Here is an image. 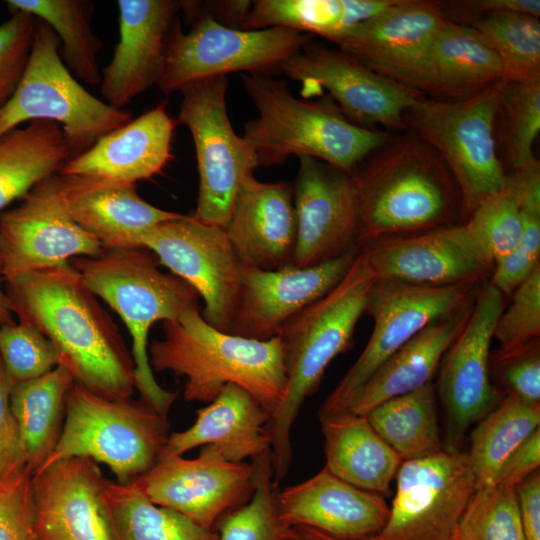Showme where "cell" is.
<instances>
[{"label": "cell", "mask_w": 540, "mask_h": 540, "mask_svg": "<svg viewBox=\"0 0 540 540\" xmlns=\"http://www.w3.org/2000/svg\"><path fill=\"white\" fill-rule=\"evenodd\" d=\"M376 281L364 254L357 257L340 283L327 295L290 317L281 327L287 382L283 400L271 416L274 481L287 476L292 462L291 429L307 397L319 387L325 370L353 345L356 325L364 314Z\"/></svg>", "instance_id": "cell-4"}, {"label": "cell", "mask_w": 540, "mask_h": 540, "mask_svg": "<svg viewBox=\"0 0 540 540\" xmlns=\"http://www.w3.org/2000/svg\"><path fill=\"white\" fill-rule=\"evenodd\" d=\"M442 1L396 0L350 30L336 45L374 73L425 96Z\"/></svg>", "instance_id": "cell-17"}, {"label": "cell", "mask_w": 540, "mask_h": 540, "mask_svg": "<svg viewBox=\"0 0 540 540\" xmlns=\"http://www.w3.org/2000/svg\"><path fill=\"white\" fill-rule=\"evenodd\" d=\"M103 493L116 540H219L215 530L151 502L133 482L105 478Z\"/></svg>", "instance_id": "cell-37"}, {"label": "cell", "mask_w": 540, "mask_h": 540, "mask_svg": "<svg viewBox=\"0 0 540 540\" xmlns=\"http://www.w3.org/2000/svg\"><path fill=\"white\" fill-rule=\"evenodd\" d=\"M283 540H346L306 526H290ZM360 540H372V537Z\"/></svg>", "instance_id": "cell-56"}, {"label": "cell", "mask_w": 540, "mask_h": 540, "mask_svg": "<svg viewBox=\"0 0 540 540\" xmlns=\"http://www.w3.org/2000/svg\"><path fill=\"white\" fill-rule=\"evenodd\" d=\"M473 301L428 324L388 357L353 394L343 412L365 416L382 402L431 382L444 354L465 326Z\"/></svg>", "instance_id": "cell-30"}, {"label": "cell", "mask_w": 540, "mask_h": 540, "mask_svg": "<svg viewBox=\"0 0 540 540\" xmlns=\"http://www.w3.org/2000/svg\"><path fill=\"white\" fill-rule=\"evenodd\" d=\"M500 58L508 79L540 82V21L517 11H496L471 20Z\"/></svg>", "instance_id": "cell-40"}, {"label": "cell", "mask_w": 540, "mask_h": 540, "mask_svg": "<svg viewBox=\"0 0 540 540\" xmlns=\"http://www.w3.org/2000/svg\"><path fill=\"white\" fill-rule=\"evenodd\" d=\"M508 79L504 66L474 28L445 17L435 37L425 97L458 101Z\"/></svg>", "instance_id": "cell-31"}, {"label": "cell", "mask_w": 540, "mask_h": 540, "mask_svg": "<svg viewBox=\"0 0 540 540\" xmlns=\"http://www.w3.org/2000/svg\"><path fill=\"white\" fill-rule=\"evenodd\" d=\"M319 420L324 436L325 467L355 487L388 496L402 460L367 417L343 412Z\"/></svg>", "instance_id": "cell-32"}, {"label": "cell", "mask_w": 540, "mask_h": 540, "mask_svg": "<svg viewBox=\"0 0 540 540\" xmlns=\"http://www.w3.org/2000/svg\"><path fill=\"white\" fill-rule=\"evenodd\" d=\"M540 131V82L504 81L496 114L495 135L510 170L539 160L533 145Z\"/></svg>", "instance_id": "cell-41"}, {"label": "cell", "mask_w": 540, "mask_h": 540, "mask_svg": "<svg viewBox=\"0 0 540 540\" xmlns=\"http://www.w3.org/2000/svg\"><path fill=\"white\" fill-rule=\"evenodd\" d=\"M356 245L462 224L459 189L443 159L409 131L389 138L350 173Z\"/></svg>", "instance_id": "cell-2"}, {"label": "cell", "mask_w": 540, "mask_h": 540, "mask_svg": "<svg viewBox=\"0 0 540 540\" xmlns=\"http://www.w3.org/2000/svg\"><path fill=\"white\" fill-rule=\"evenodd\" d=\"M455 540H524L515 488L493 483L475 489Z\"/></svg>", "instance_id": "cell-44"}, {"label": "cell", "mask_w": 540, "mask_h": 540, "mask_svg": "<svg viewBox=\"0 0 540 540\" xmlns=\"http://www.w3.org/2000/svg\"><path fill=\"white\" fill-rule=\"evenodd\" d=\"M505 80L458 101L424 96L404 115L406 131L433 148L447 165L461 195L462 223L485 198L507 183L508 172L499 156L495 135Z\"/></svg>", "instance_id": "cell-8"}, {"label": "cell", "mask_w": 540, "mask_h": 540, "mask_svg": "<svg viewBox=\"0 0 540 540\" xmlns=\"http://www.w3.org/2000/svg\"><path fill=\"white\" fill-rule=\"evenodd\" d=\"M4 288L11 312L51 341L75 383L108 399H130L135 390L132 354L70 262L21 274Z\"/></svg>", "instance_id": "cell-1"}, {"label": "cell", "mask_w": 540, "mask_h": 540, "mask_svg": "<svg viewBox=\"0 0 540 540\" xmlns=\"http://www.w3.org/2000/svg\"><path fill=\"white\" fill-rule=\"evenodd\" d=\"M540 466V428L517 446L501 466L495 483L516 487Z\"/></svg>", "instance_id": "cell-53"}, {"label": "cell", "mask_w": 540, "mask_h": 540, "mask_svg": "<svg viewBox=\"0 0 540 540\" xmlns=\"http://www.w3.org/2000/svg\"><path fill=\"white\" fill-rule=\"evenodd\" d=\"M524 540H540V472L515 487Z\"/></svg>", "instance_id": "cell-54"}, {"label": "cell", "mask_w": 540, "mask_h": 540, "mask_svg": "<svg viewBox=\"0 0 540 540\" xmlns=\"http://www.w3.org/2000/svg\"><path fill=\"white\" fill-rule=\"evenodd\" d=\"M104 251L100 242L66 211L58 174L35 185L20 205L0 213V257L5 282L76 257H97Z\"/></svg>", "instance_id": "cell-18"}, {"label": "cell", "mask_w": 540, "mask_h": 540, "mask_svg": "<svg viewBox=\"0 0 540 540\" xmlns=\"http://www.w3.org/2000/svg\"><path fill=\"white\" fill-rule=\"evenodd\" d=\"M175 121L164 106L146 111L68 160L59 175H91L136 183L162 172L172 158Z\"/></svg>", "instance_id": "cell-28"}, {"label": "cell", "mask_w": 540, "mask_h": 540, "mask_svg": "<svg viewBox=\"0 0 540 540\" xmlns=\"http://www.w3.org/2000/svg\"><path fill=\"white\" fill-rule=\"evenodd\" d=\"M135 247L151 251L160 265L193 287L204 302L201 314L205 321L230 332L241 265L224 228L181 214L140 234Z\"/></svg>", "instance_id": "cell-13"}, {"label": "cell", "mask_w": 540, "mask_h": 540, "mask_svg": "<svg viewBox=\"0 0 540 540\" xmlns=\"http://www.w3.org/2000/svg\"><path fill=\"white\" fill-rule=\"evenodd\" d=\"M521 199L522 240L511 254L494 263L490 275V283L504 296H510L540 265V193L526 192Z\"/></svg>", "instance_id": "cell-47"}, {"label": "cell", "mask_w": 540, "mask_h": 540, "mask_svg": "<svg viewBox=\"0 0 540 540\" xmlns=\"http://www.w3.org/2000/svg\"><path fill=\"white\" fill-rule=\"evenodd\" d=\"M539 426L540 404L504 395L501 402L477 422L470 434L467 453L476 489L495 483L507 457Z\"/></svg>", "instance_id": "cell-39"}, {"label": "cell", "mask_w": 540, "mask_h": 540, "mask_svg": "<svg viewBox=\"0 0 540 540\" xmlns=\"http://www.w3.org/2000/svg\"><path fill=\"white\" fill-rule=\"evenodd\" d=\"M298 159L293 183L296 242L292 265L309 267L359 251L350 174L316 158Z\"/></svg>", "instance_id": "cell-20"}, {"label": "cell", "mask_w": 540, "mask_h": 540, "mask_svg": "<svg viewBox=\"0 0 540 540\" xmlns=\"http://www.w3.org/2000/svg\"><path fill=\"white\" fill-rule=\"evenodd\" d=\"M447 19L467 25L471 20L496 11H517L540 16L539 0H465L442 2Z\"/></svg>", "instance_id": "cell-52"}, {"label": "cell", "mask_w": 540, "mask_h": 540, "mask_svg": "<svg viewBox=\"0 0 540 540\" xmlns=\"http://www.w3.org/2000/svg\"><path fill=\"white\" fill-rule=\"evenodd\" d=\"M177 20L167 35L163 73L157 84L164 94L232 72L272 75L312 40L309 34L283 27H227L206 13L184 33Z\"/></svg>", "instance_id": "cell-10"}, {"label": "cell", "mask_w": 540, "mask_h": 540, "mask_svg": "<svg viewBox=\"0 0 540 540\" xmlns=\"http://www.w3.org/2000/svg\"><path fill=\"white\" fill-rule=\"evenodd\" d=\"M3 284H5V281L3 276L2 260L0 257V326L15 323Z\"/></svg>", "instance_id": "cell-57"}, {"label": "cell", "mask_w": 540, "mask_h": 540, "mask_svg": "<svg viewBox=\"0 0 540 540\" xmlns=\"http://www.w3.org/2000/svg\"><path fill=\"white\" fill-rule=\"evenodd\" d=\"M481 283L432 287L376 280L364 311L374 323L371 337L322 404L318 418L342 413L353 394L388 357L428 324L473 299Z\"/></svg>", "instance_id": "cell-12"}, {"label": "cell", "mask_w": 540, "mask_h": 540, "mask_svg": "<svg viewBox=\"0 0 540 540\" xmlns=\"http://www.w3.org/2000/svg\"><path fill=\"white\" fill-rule=\"evenodd\" d=\"M388 519L372 540H455L476 481L467 452L402 461Z\"/></svg>", "instance_id": "cell-14"}, {"label": "cell", "mask_w": 540, "mask_h": 540, "mask_svg": "<svg viewBox=\"0 0 540 540\" xmlns=\"http://www.w3.org/2000/svg\"><path fill=\"white\" fill-rule=\"evenodd\" d=\"M254 490L243 505L222 515L214 526L219 540H283L288 526L278 506V484L273 478L272 453L251 460Z\"/></svg>", "instance_id": "cell-42"}, {"label": "cell", "mask_w": 540, "mask_h": 540, "mask_svg": "<svg viewBox=\"0 0 540 540\" xmlns=\"http://www.w3.org/2000/svg\"><path fill=\"white\" fill-rule=\"evenodd\" d=\"M258 116L244 124L243 138L258 166L282 165L288 157L316 158L347 173L391 134L350 121L329 95L297 98L270 74L242 76Z\"/></svg>", "instance_id": "cell-5"}, {"label": "cell", "mask_w": 540, "mask_h": 540, "mask_svg": "<svg viewBox=\"0 0 540 540\" xmlns=\"http://www.w3.org/2000/svg\"><path fill=\"white\" fill-rule=\"evenodd\" d=\"M55 31L36 19V31L24 75L11 99L0 111V139L25 121L49 120L59 124L72 156L91 148L102 136L132 120L90 94L62 61Z\"/></svg>", "instance_id": "cell-9"}, {"label": "cell", "mask_w": 540, "mask_h": 540, "mask_svg": "<svg viewBox=\"0 0 540 540\" xmlns=\"http://www.w3.org/2000/svg\"><path fill=\"white\" fill-rule=\"evenodd\" d=\"M359 251L309 267L290 264L262 270L241 266L238 303L229 333L261 341L278 336L290 317L340 283Z\"/></svg>", "instance_id": "cell-22"}, {"label": "cell", "mask_w": 540, "mask_h": 540, "mask_svg": "<svg viewBox=\"0 0 540 540\" xmlns=\"http://www.w3.org/2000/svg\"><path fill=\"white\" fill-rule=\"evenodd\" d=\"M11 389L12 385L0 359V481L28 467L19 429L10 406Z\"/></svg>", "instance_id": "cell-51"}, {"label": "cell", "mask_w": 540, "mask_h": 540, "mask_svg": "<svg viewBox=\"0 0 540 540\" xmlns=\"http://www.w3.org/2000/svg\"><path fill=\"white\" fill-rule=\"evenodd\" d=\"M280 72L301 84L304 98L321 96L326 90L343 114L363 127L379 124L406 131V111L424 97L374 73L339 49L312 40L286 60Z\"/></svg>", "instance_id": "cell-15"}, {"label": "cell", "mask_w": 540, "mask_h": 540, "mask_svg": "<svg viewBox=\"0 0 540 540\" xmlns=\"http://www.w3.org/2000/svg\"><path fill=\"white\" fill-rule=\"evenodd\" d=\"M0 359L12 386L41 377L60 363L51 341L24 322L0 326Z\"/></svg>", "instance_id": "cell-45"}, {"label": "cell", "mask_w": 540, "mask_h": 540, "mask_svg": "<svg viewBox=\"0 0 540 540\" xmlns=\"http://www.w3.org/2000/svg\"><path fill=\"white\" fill-rule=\"evenodd\" d=\"M31 479L27 467L0 481V540H37Z\"/></svg>", "instance_id": "cell-50"}, {"label": "cell", "mask_w": 540, "mask_h": 540, "mask_svg": "<svg viewBox=\"0 0 540 540\" xmlns=\"http://www.w3.org/2000/svg\"><path fill=\"white\" fill-rule=\"evenodd\" d=\"M62 127L33 120L0 139V213L72 158Z\"/></svg>", "instance_id": "cell-33"}, {"label": "cell", "mask_w": 540, "mask_h": 540, "mask_svg": "<svg viewBox=\"0 0 540 540\" xmlns=\"http://www.w3.org/2000/svg\"><path fill=\"white\" fill-rule=\"evenodd\" d=\"M133 482L154 504L214 530L218 519L245 504L254 490L251 464L226 459L212 445L201 446L196 458L160 456Z\"/></svg>", "instance_id": "cell-19"}, {"label": "cell", "mask_w": 540, "mask_h": 540, "mask_svg": "<svg viewBox=\"0 0 540 540\" xmlns=\"http://www.w3.org/2000/svg\"><path fill=\"white\" fill-rule=\"evenodd\" d=\"M58 178L66 211L104 250L136 248L140 234L181 215L143 200L136 183L91 175L58 174Z\"/></svg>", "instance_id": "cell-27"}, {"label": "cell", "mask_w": 540, "mask_h": 540, "mask_svg": "<svg viewBox=\"0 0 540 540\" xmlns=\"http://www.w3.org/2000/svg\"><path fill=\"white\" fill-rule=\"evenodd\" d=\"M36 18L16 11L0 25V111L15 93L26 70Z\"/></svg>", "instance_id": "cell-48"}, {"label": "cell", "mask_w": 540, "mask_h": 540, "mask_svg": "<svg viewBox=\"0 0 540 540\" xmlns=\"http://www.w3.org/2000/svg\"><path fill=\"white\" fill-rule=\"evenodd\" d=\"M227 89L226 76L183 87L177 115L178 123L189 129L196 152L199 188L192 216L224 229L241 182L258 167L254 152L232 127Z\"/></svg>", "instance_id": "cell-11"}, {"label": "cell", "mask_w": 540, "mask_h": 540, "mask_svg": "<svg viewBox=\"0 0 540 540\" xmlns=\"http://www.w3.org/2000/svg\"><path fill=\"white\" fill-rule=\"evenodd\" d=\"M276 500L286 526H306L346 540L378 534L390 511L382 495L355 487L326 467L303 482L278 490Z\"/></svg>", "instance_id": "cell-26"}, {"label": "cell", "mask_w": 540, "mask_h": 540, "mask_svg": "<svg viewBox=\"0 0 540 540\" xmlns=\"http://www.w3.org/2000/svg\"><path fill=\"white\" fill-rule=\"evenodd\" d=\"M490 374L505 395L540 404V339L501 356H490Z\"/></svg>", "instance_id": "cell-49"}, {"label": "cell", "mask_w": 540, "mask_h": 540, "mask_svg": "<svg viewBox=\"0 0 540 540\" xmlns=\"http://www.w3.org/2000/svg\"><path fill=\"white\" fill-rule=\"evenodd\" d=\"M504 297L489 281H483L465 326L441 360L436 392L446 413L448 450H458L468 428L504 397L490 378V346L505 307Z\"/></svg>", "instance_id": "cell-16"}, {"label": "cell", "mask_w": 540, "mask_h": 540, "mask_svg": "<svg viewBox=\"0 0 540 540\" xmlns=\"http://www.w3.org/2000/svg\"><path fill=\"white\" fill-rule=\"evenodd\" d=\"M6 4L12 12H25L47 23L59 38V54L71 74L86 84H100L97 60L103 44L91 28L93 1L8 0Z\"/></svg>", "instance_id": "cell-38"}, {"label": "cell", "mask_w": 540, "mask_h": 540, "mask_svg": "<svg viewBox=\"0 0 540 540\" xmlns=\"http://www.w3.org/2000/svg\"><path fill=\"white\" fill-rule=\"evenodd\" d=\"M73 384L68 369L59 364L41 377L12 386L10 406L32 474L47 461L59 440L65 399Z\"/></svg>", "instance_id": "cell-34"}, {"label": "cell", "mask_w": 540, "mask_h": 540, "mask_svg": "<svg viewBox=\"0 0 540 540\" xmlns=\"http://www.w3.org/2000/svg\"><path fill=\"white\" fill-rule=\"evenodd\" d=\"M104 479L98 463L87 457L61 459L33 473L37 540H116Z\"/></svg>", "instance_id": "cell-23"}, {"label": "cell", "mask_w": 540, "mask_h": 540, "mask_svg": "<svg viewBox=\"0 0 540 540\" xmlns=\"http://www.w3.org/2000/svg\"><path fill=\"white\" fill-rule=\"evenodd\" d=\"M462 224L480 254L493 266L519 246L523 235L522 200L509 173L505 186L485 198Z\"/></svg>", "instance_id": "cell-43"}, {"label": "cell", "mask_w": 540, "mask_h": 540, "mask_svg": "<svg viewBox=\"0 0 540 540\" xmlns=\"http://www.w3.org/2000/svg\"><path fill=\"white\" fill-rule=\"evenodd\" d=\"M396 0H257L241 29L283 27L337 43Z\"/></svg>", "instance_id": "cell-35"}, {"label": "cell", "mask_w": 540, "mask_h": 540, "mask_svg": "<svg viewBox=\"0 0 540 540\" xmlns=\"http://www.w3.org/2000/svg\"><path fill=\"white\" fill-rule=\"evenodd\" d=\"M493 332L499 346L492 356H501L540 339V265L510 295Z\"/></svg>", "instance_id": "cell-46"}, {"label": "cell", "mask_w": 540, "mask_h": 540, "mask_svg": "<svg viewBox=\"0 0 540 540\" xmlns=\"http://www.w3.org/2000/svg\"><path fill=\"white\" fill-rule=\"evenodd\" d=\"M225 232L241 266L273 270L292 264L296 242L293 183L246 176Z\"/></svg>", "instance_id": "cell-25"}, {"label": "cell", "mask_w": 540, "mask_h": 540, "mask_svg": "<svg viewBox=\"0 0 540 540\" xmlns=\"http://www.w3.org/2000/svg\"><path fill=\"white\" fill-rule=\"evenodd\" d=\"M119 42L101 72V94L113 108L157 85L164 68L166 39L181 8L175 0H119Z\"/></svg>", "instance_id": "cell-24"}, {"label": "cell", "mask_w": 540, "mask_h": 540, "mask_svg": "<svg viewBox=\"0 0 540 540\" xmlns=\"http://www.w3.org/2000/svg\"><path fill=\"white\" fill-rule=\"evenodd\" d=\"M360 251L376 280L447 286L483 282L493 270L464 224L381 238Z\"/></svg>", "instance_id": "cell-21"}, {"label": "cell", "mask_w": 540, "mask_h": 540, "mask_svg": "<svg viewBox=\"0 0 540 540\" xmlns=\"http://www.w3.org/2000/svg\"><path fill=\"white\" fill-rule=\"evenodd\" d=\"M168 429L167 418L144 400L108 399L74 382L66 395L59 440L40 468L65 458L87 457L109 467L115 481L126 484L157 463Z\"/></svg>", "instance_id": "cell-7"}, {"label": "cell", "mask_w": 540, "mask_h": 540, "mask_svg": "<svg viewBox=\"0 0 540 540\" xmlns=\"http://www.w3.org/2000/svg\"><path fill=\"white\" fill-rule=\"evenodd\" d=\"M162 328L163 338L148 346L150 366L185 377L186 401L209 403L233 383L250 392L270 418L278 409L287 382L278 336L261 341L221 331L205 321L199 304L164 321Z\"/></svg>", "instance_id": "cell-3"}, {"label": "cell", "mask_w": 540, "mask_h": 540, "mask_svg": "<svg viewBox=\"0 0 540 540\" xmlns=\"http://www.w3.org/2000/svg\"><path fill=\"white\" fill-rule=\"evenodd\" d=\"M187 429L168 436L161 456L212 445L228 460L242 462L271 452L267 431L269 413L261 403L239 385L229 383L203 408Z\"/></svg>", "instance_id": "cell-29"}, {"label": "cell", "mask_w": 540, "mask_h": 540, "mask_svg": "<svg viewBox=\"0 0 540 540\" xmlns=\"http://www.w3.org/2000/svg\"><path fill=\"white\" fill-rule=\"evenodd\" d=\"M365 416L402 461L424 459L443 451L436 385L432 381L382 402Z\"/></svg>", "instance_id": "cell-36"}, {"label": "cell", "mask_w": 540, "mask_h": 540, "mask_svg": "<svg viewBox=\"0 0 540 540\" xmlns=\"http://www.w3.org/2000/svg\"><path fill=\"white\" fill-rule=\"evenodd\" d=\"M207 4L206 12L218 23L231 28H241L245 21L252 2L250 1H214Z\"/></svg>", "instance_id": "cell-55"}, {"label": "cell", "mask_w": 540, "mask_h": 540, "mask_svg": "<svg viewBox=\"0 0 540 540\" xmlns=\"http://www.w3.org/2000/svg\"><path fill=\"white\" fill-rule=\"evenodd\" d=\"M69 262L84 285L126 325L132 340L135 389L167 418L178 392L162 388L153 375L149 331L157 321L175 320L184 309L198 304V293L181 278L162 272L157 257L146 248L105 250L97 257H76Z\"/></svg>", "instance_id": "cell-6"}]
</instances>
